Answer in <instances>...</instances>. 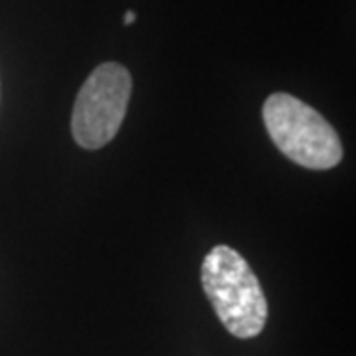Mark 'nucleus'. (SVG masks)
Listing matches in <instances>:
<instances>
[{"label":"nucleus","instance_id":"obj_2","mask_svg":"<svg viewBox=\"0 0 356 356\" xmlns=\"http://www.w3.org/2000/svg\"><path fill=\"white\" fill-rule=\"evenodd\" d=\"M264 123L275 147L295 165L329 170L343 161V143L331 123L289 93L267 97Z\"/></svg>","mask_w":356,"mask_h":356},{"label":"nucleus","instance_id":"obj_4","mask_svg":"<svg viewBox=\"0 0 356 356\" xmlns=\"http://www.w3.org/2000/svg\"><path fill=\"white\" fill-rule=\"evenodd\" d=\"M135 20H137V14L133 13V10H127V13H125V16H123V22H125L127 26L133 24Z\"/></svg>","mask_w":356,"mask_h":356},{"label":"nucleus","instance_id":"obj_3","mask_svg":"<svg viewBox=\"0 0 356 356\" xmlns=\"http://www.w3.org/2000/svg\"><path fill=\"white\" fill-rule=\"evenodd\" d=\"M131 74L117 62L97 65L76 97L72 133L79 147L97 151L115 139L127 115Z\"/></svg>","mask_w":356,"mask_h":356},{"label":"nucleus","instance_id":"obj_1","mask_svg":"<svg viewBox=\"0 0 356 356\" xmlns=\"http://www.w3.org/2000/svg\"><path fill=\"white\" fill-rule=\"evenodd\" d=\"M202 289L226 331L254 339L267 321V299L254 269L228 245L212 248L202 261Z\"/></svg>","mask_w":356,"mask_h":356}]
</instances>
